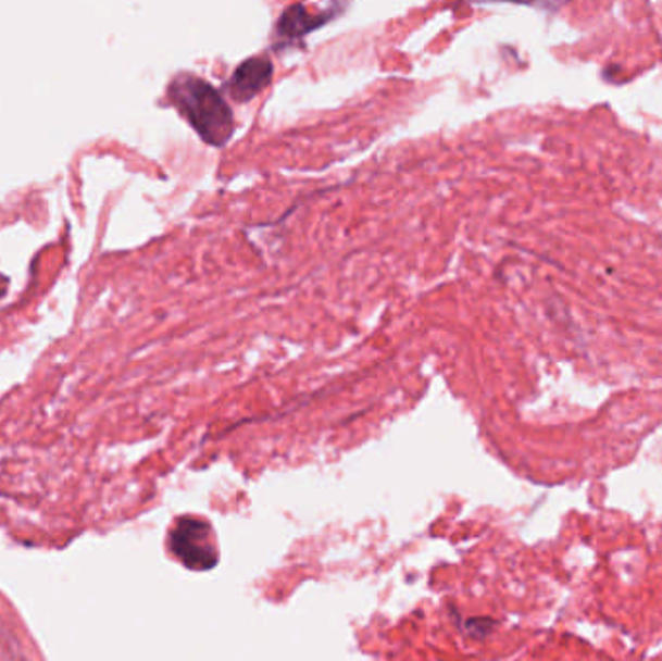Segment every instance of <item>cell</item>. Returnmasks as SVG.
I'll return each instance as SVG.
<instances>
[{"mask_svg": "<svg viewBox=\"0 0 662 661\" xmlns=\"http://www.w3.org/2000/svg\"><path fill=\"white\" fill-rule=\"evenodd\" d=\"M332 18H334L332 10H327L324 14H312L304 4H291L289 9L283 10L282 18L275 27V36L282 37L283 41L289 43L301 41L302 37L326 26Z\"/></svg>", "mask_w": 662, "mask_h": 661, "instance_id": "obj_4", "label": "cell"}, {"mask_svg": "<svg viewBox=\"0 0 662 661\" xmlns=\"http://www.w3.org/2000/svg\"><path fill=\"white\" fill-rule=\"evenodd\" d=\"M274 78V63L265 57H250L235 68L225 90L230 98L239 103H247L250 99L264 91Z\"/></svg>", "mask_w": 662, "mask_h": 661, "instance_id": "obj_3", "label": "cell"}, {"mask_svg": "<svg viewBox=\"0 0 662 661\" xmlns=\"http://www.w3.org/2000/svg\"><path fill=\"white\" fill-rule=\"evenodd\" d=\"M168 546L178 561L192 571H210L220 561L212 526L196 516H183L175 522Z\"/></svg>", "mask_w": 662, "mask_h": 661, "instance_id": "obj_2", "label": "cell"}, {"mask_svg": "<svg viewBox=\"0 0 662 661\" xmlns=\"http://www.w3.org/2000/svg\"><path fill=\"white\" fill-rule=\"evenodd\" d=\"M167 96L203 142L221 148L235 135V115L229 103L210 82L185 72L168 84Z\"/></svg>", "mask_w": 662, "mask_h": 661, "instance_id": "obj_1", "label": "cell"}]
</instances>
